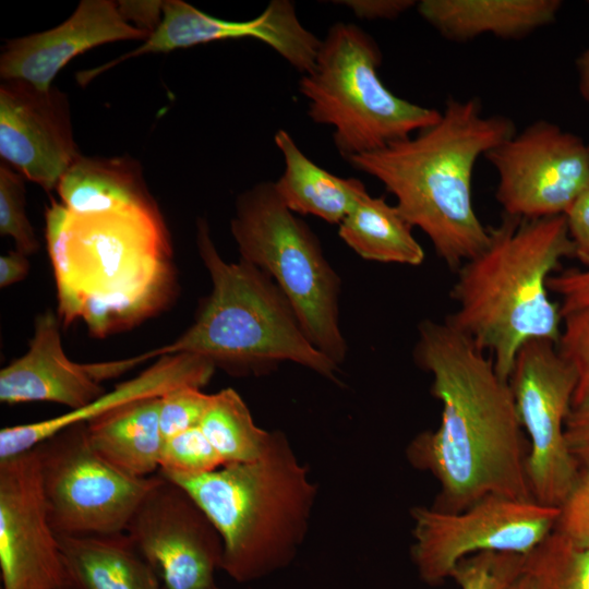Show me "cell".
Here are the masks:
<instances>
[{"label":"cell","instance_id":"obj_6","mask_svg":"<svg viewBox=\"0 0 589 589\" xmlns=\"http://www.w3.org/2000/svg\"><path fill=\"white\" fill-rule=\"evenodd\" d=\"M196 245L211 292L187 330L145 352L147 359L191 353L239 376L266 373L288 361L339 381L340 366L312 344L291 303L267 274L241 259L226 262L203 218L197 221Z\"/></svg>","mask_w":589,"mask_h":589},{"label":"cell","instance_id":"obj_5","mask_svg":"<svg viewBox=\"0 0 589 589\" xmlns=\"http://www.w3.org/2000/svg\"><path fill=\"white\" fill-rule=\"evenodd\" d=\"M167 480L183 488L208 516L223 542L220 569L241 584L269 576L294 560L317 493L306 466L280 431H272L253 461Z\"/></svg>","mask_w":589,"mask_h":589},{"label":"cell","instance_id":"obj_14","mask_svg":"<svg viewBox=\"0 0 589 589\" xmlns=\"http://www.w3.org/2000/svg\"><path fill=\"white\" fill-rule=\"evenodd\" d=\"M2 589H67L59 537L48 515L38 446L0 459Z\"/></svg>","mask_w":589,"mask_h":589},{"label":"cell","instance_id":"obj_3","mask_svg":"<svg viewBox=\"0 0 589 589\" xmlns=\"http://www.w3.org/2000/svg\"><path fill=\"white\" fill-rule=\"evenodd\" d=\"M516 132L510 118L485 115L480 99L450 98L433 125L348 161L380 181L406 220L457 271L489 240L472 200L474 165Z\"/></svg>","mask_w":589,"mask_h":589},{"label":"cell","instance_id":"obj_35","mask_svg":"<svg viewBox=\"0 0 589 589\" xmlns=\"http://www.w3.org/2000/svg\"><path fill=\"white\" fill-rule=\"evenodd\" d=\"M564 216L574 255L589 268V184Z\"/></svg>","mask_w":589,"mask_h":589},{"label":"cell","instance_id":"obj_27","mask_svg":"<svg viewBox=\"0 0 589 589\" xmlns=\"http://www.w3.org/2000/svg\"><path fill=\"white\" fill-rule=\"evenodd\" d=\"M522 573L533 589H589V548L553 530L524 555Z\"/></svg>","mask_w":589,"mask_h":589},{"label":"cell","instance_id":"obj_17","mask_svg":"<svg viewBox=\"0 0 589 589\" xmlns=\"http://www.w3.org/2000/svg\"><path fill=\"white\" fill-rule=\"evenodd\" d=\"M60 324L50 309L36 317L27 351L0 371L2 404L46 401L77 410L106 392L105 381L148 360L142 353L107 362H74L63 351Z\"/></svg>","mask_w":589,"mask_h":589},{"label":"cell","instance_id":"obj_15","mask_svg":"<svg viewBox=\"0 0 589 589\" xmlns=\"http://www.w3.org/2000/svg\"><path fill=\"white\" fill-rule=\"evenodd\" d=\"M241 38L264 43L301 74L313 67L322 41L302 25L289 0H273L260 15L242 22L217 19L181 0H168L163 1L160 20L143 45L105 65L80 73L79 80L86 84L109 68L141 55Z\"/></svg>","mask_w":589,"mask_h":589},{"label":"cell","instance_id":"obj_32","mask_svg":"<svg viewBox=\"0 0 589 589\" xmlns=\"http://www.w3.org/2000/svg\"><path fill=\"white\" fill-rule=\"evenodd\" d=\"M212 401V394L201 387L184 385L176 387L160 397L159 423L166 438L200 426Z\"/></svg>","mask_w":589,"mask_h":589},{"label":"cell","instance_id":"obj_1","mask_svg":"<svg viewBox=\"0 0 589 589\" xmlns=\"http://www.w3.org/2000/svg\"><path fill=\"white\" fill-rule=\"evenodd\" d=\"M413 358L431 375L441 404L435 430L418 434L406 455L440 490L434 509L457 513L486 496L533 500L526 459L528 442L508 380L492 358L447 320H423Z\"/></svg>","mask_w":589,"mask_h":589},{"label":"cell","instance_id":"obj_38","mask_svg":"<svg viewBox=\"0 0 589 589\" xmlns=\"http://www.w3.org/2000/svg\"><path fill=\"white\" fill-rule=\"evenodd\" d=\"M29 271L27 255L14 250L0 256V287L5 288L23 280Z\"/></svg>","mask_w":589,"mask_h":589},{"label":"cell","instance_id":"obj_28","mask_svg":"<svg viewBox=\"0 0 589 589\" xmlns=\"http://www.w3.org/2000/svg\"><path fill=\"white\" fill-rule=\"evenodd\" d=\"M224 461L200 426L165 440L158 473L166 479L216 470Z\"/></svg>","mask_w":589,"mask_h":589},{"label":"cell","instance_id":"obj_13","mask_svg":"<svg viewBox=\"0 0 589 589\" xmlns=\"http://www.w3.org/2000/svg\"><path fill=\"white\" fill-rule=\"evenodd\" d=\"M124 533L154 568L164 589L216 586L215 573L223 558L221 538L205 512L177 483L160 476Z\"/></svg>","mask_w":589,"mask_h":589},{"label":"cell","instance_id":"obj_23","mask_svg":"<svg viewBox=\"0 0 589 589\" xmlns=\"http://www.w3.org/2000/svg\"><path fill=\"white\" fill-rule=\"evenodd\" d=\"M58 537L70 589H164L124 532Z\"/></svg>","mask_w":589,"mask_h":589},{"label":"cell","instance_id":"obj_10","mask_svg":"<svg viewBox=\"0 0 589 589\" xmlns=\"http://www.w3.org/2000/svg\"><path fill=\"white\" fill-rule=\"evenodd\" d=\"M560 507L534 500L486 496L457 512L414 506L410 549L419 577L436 586L450 578L457 563L483 552L528 554L554 529Z\"/></svg>","mask_w":589,"mask_h":589},{"label":"cell","instance_id":"obj_9","mask_svg":"<svg viewBox=\"0 0 589 589\" xmlns=\"http://www.w3.org/2000/svg\"><path fill=\"white\" fill-rule=\"evenodd\" d=\"M50 524L58 536L125 532L158 473L127 474L89 445L85 423L68 426L37 445Z\"/></svg>","mask_w":589,"mask_h":589},{"label":"cell","instance_id":"obj_16","mask_svg":"<svg viewBox=\"0 0 589 589\" xmlns=\"http://www.w3.org/2000/svg\"><path fill=\"white\" fill-rule=\"evenodd\" d=\"M0 156L24 179L46 192L57 189L81 156L74 141L67 95L22 80L0 86Z\"/></svg>","mask_w":589,"mask_h":589},{"label":"cell","instance_id":"obj_41","mask_svg":"<svg viewBox=\"0 0 589 589\" xmlns=\"http://www.w3.org/2000/svg\"><path fill=\"white\" fill-rule=\"evenodd\" d=\"M211 589H220V588H218L217 586H214V587H212Z\"/></svg>","mask_w":589,"mask_h":589},{"label":"cell","instance_id":"obj_8","mask_svg":"<svg viewBox=\"0 0 589 589\" xmlns=\"http://www.w3.org/2000/svg\"><path fill=\"white\" fill-rule=\"evenodd\" d=\"M230 230L240 259L276 283L312 344L340 366L348 354L340 326V277L316 235L286 206L274 182L257 183L238 196Z\"/></svg>","mask_w":589,"mask_h":589},{"label":"cell","instance_id":"obj_34","mask_svg":"<svg viewBox=\"0 0 589 589\" xmlns=\"http://www.w3.org/2000/svg\"><path fill=\"white\" fill-rule=\"evenodd\" d=\"M549 289L561 299L562 316L589 306V268L552 275Z\"/></svg>","mask_w":589,"mask_h":589},{"label":"cell","instance_id":"obj_42","mask_svg":"<svg viewBox=\"0 0 589 589\" xmlns=\"http://www.w3.org/2000/svg\"><path fill=\"white\" fill-rule=\"evenodd\" d=\"M67 589H70V588H67Z\"/></svg>","mask_w":589,"mask_h":589},{"label":"cell","instance_id":"obj_4","mask_svg":"<svg viewBox=\"0 0 589 589\" xmlns=\"http://www.w3.org/2000/svg\"><path fill=\"white\" fill-rule=\"evenodd\" d=\"M574 255L564 215L525 219L504 215L489 227L485 247L461 264L450 290L447 321L509 376L528 342H557L563 316L550 297L549 279L562 259Z\"/></svg>","mask_w":589,"mask_h":589},{"label":"cell","instance_id":"obj_36","mask_svg":"<svg viewBox=\"0 0 589 589\" xmlns=\"http://www.w3.org/2000/svg\"><path fill=\"white\" fill-rule=\"evenodd\" d=\"M565 437L579 468L589 467V405L572 408L565 424Z\"/></svg>","mask_w":589,"mask_h":589},{"label":"cell","instance_id":"obj_12","mask_svg":"<svg viewBox=\"0 0 589 589\" xmlns=\"http://www.w3.org/2000/svg\"><path fill=\"white\" fill-rule=\"evenodd\" d=\"M497 173L504 215L539 219L565 215L589 184V144L537 120L484 155Z\"/></svg>","mask_w":589,"mask_h":589},{"label":"cell","instance_id":"obj_40","mask_svg":"<svg viewBox=\"0 0 589 589\" xmlns=\"http://www.w3.org/2000/svg\"><path fill=\"white\" fill-rule=\"evenodd\" d=\"M508 589H533L530 578L522 573Z\"/></svg>","mask_w":589,"mask_h":589},{"label":"cell","instance_id":"obj_37","mask_svg":"<svg viewBox=\"0 0 589 589\" xmlns=\"http://www.w3.org/2000/svg\"><path fill=\"white\" fill-rule=\"evenodd\" d=\"M356 16L365 20H394L416 7L413 0H346L338 1Z\"/></svg>","mask_w":589,"mask_h":589},{"label":"cell","instance_id":"obj_21","mask_svg":"<svg viewBox=\"0 0 589 589\" xmlns=\"http://www.w3.org/2000/svg\"><path fill=\"white\" fill-rule=\"evenodd\" d=\"M56 190L62 204L79 214L159 208L146 187L140 164L129 156L81 155L61 177Z\"/></svg>","mask_w":589,"mask_h":589},{"label":"cell","instance_id":"obj_24","mask_svg":"<svg viewBox=\"0 0 589 589\" xmlns=\"http://www.w3.org/2000/svg\"><path fill=\"white\" fill-rule=\"evenodd\" d=\"M274 141L284 159V171L274 187L294 214L312 215L339 225L368 191L357 178L335 176L314 164L286 130H278Z\"/></svg>","mask_w":589,"mask_h":589},{"label":"cell","instance_id":"obj_20","mask_svg":"<svg viewBox=\"0 0 589 589\" xmlns=\"http://www.w3.org/2000/svg\"><path fill=\"white\" fill-rule=\"evenodd\" d=\"M421 17L448 40L464 43L482 35L520 39L553 23L558 0H422Z\"/></svg>","mask_w":589,"mask_h":589},{"label":"cell","instance_id":"obj_39","mask_svg":"<svg viewBox=\"0 0 589 589\" xmlns=\"http://www.w3.org/2000/svg\"><path fill=\"white\" fill-rule=\"evenodd\" d=\"M576 63L579 77V93L584 100L589 103V48L579 56Z\"/></svg>","mask_w":589,"mask_h":589},{"label":"cell","instance_id":"obj_11","mask_svg":"<svg viewBox=\"0 0 589 589\" xmlns=\"http://www.w3.org/2000/svg\"><path fill=\"white\" fill-rule=\"evenodd\" d=\"M509 384L528 442L526 473L531 496L540 504L560 507L580 471L565 437L575 372L556 344L534 340L519 350Z\"/></svg>","mask_w":589,"mask_h":589},{"label":"cell","instance_id":"obj_26","mask_svg":"<svg viewBox=\"0 0 589 589\" xmlns=\"http://www.w3.org/2000/svg\"><path fill=\"white\" fill-rule=\"evenodd\" d=\"M200 428L224 465L257 459L272 435V432L255 424L250 409L233 388L212 394V401Z\"/></svg>","mask_w":589,"mask_h":589},{"label":"cell","instance_id":"obj_22","mask_svg":"<svg viewBox=\"0 0 589 589\" xmlns=\"http://www.w3.org/2000/svg\"><path fill=\"white\" fill-rule=\"evenodd\" d=\"M160 397L125 404L86 422L92 448L132 477L158 473L165 443L159 423Z\"/></svg>","mask_w":589,"mask_h":589},{"label":"cell","instance_id":"obj_18","mask_svg":"<svg viewBox=\"0 0 589 589\" xmlns=\"http://www.w3.org/2000/svg\"><path fill=\"white\" fill-rule=\"evenodd\" d=\"M148 36L147 31L129 22L119 2L83 0L60 25L8 40L0 56V76L48 89L58 72L74 57L103 44L145 40Z\"/></svg>","mask_w":589,"mask_h":589},{"label":"cell","instance_id":"obj_25","mask_svg":"<svg viewBox=\"0 0 589 589\" xmlns=\"http://www.w3.org/2000/svg\"><path fill=\"white\" fill-rule=\"evenodd\" d=\"M412 229L396 205L366 191L338 225V235L363 260L419 266L425 254Z\"/></svg>","mask_w":589,"mask_h":589},{"label":"cell","instance_id":"obj_31","mask_svg":"<svg viewBox=\"0 0 589 589\" xmlns=\"http://www.w3.org/2000/svg\"><path fill=\"white\" fill-rule=\"evenodd\" d=\"M556 348L576 375L572 408L589 405V306L563 316Z\"/></svg>","mask_w":589,"mask_h":589},{"label":"cell","instance_id":"obj_30","mask_svg":"<svg viewBox=\"0 0 589 589\" xmlns=\"http://www.w3.org/2000/svg\"><path fill=\"white\" fill-rule=\"evenodd\" d=\"M24 178L8 164H0V233L11 237L16 250L29 255L39 243L25 212Z\"/></svg>","mask_w":589,"mask_h":589},{"label":"cell","instance_id":"obj_33","mask_svg":"<svg viewBox=\"0 0 589 589\" xmlns=\"http://www.w3.org/2000/svg\"><path fill=\"white\" fill-rule=\"evenodd\" d=\"M556 531L580 548H589V467L578 478L560 506Z\"/></svg>","mask_w":589,"mask_h":589},{"label":"cell","instance_id":"obj_19","mask_svg":"<svg viewBox=\"0 0 589 589\" xmlns=\"http://www.w3.org/2000/svg\"><path fill=\"white\" fill-rule=\"evenodd\" d=\"M215 370L212 362L191 353L158 357L155 363L135 377L119 383L81 409L37 422L2 428L0 459L29 450L68 426L86 423L125 404L160 397L179 386L202 388L209 382Z\"/></svg>","mask_w":589,"mask_h":589},{"label":"cell","instance_id":"obj_7","mask_svg":"<svg viewBox=\"0 0 589 589\" xmlns=\"http://www.w3.org/2000/svg\"><path fill=\"white\" fill-rule=\"evenodd\" d=\"M382 53L362 28L345 22L329 27L299 92L312 121L333 129L347 161L405 140L438 121L441 111L396 96L378 76Z\"/></svg>","mask_w":589,"mask_h":589},{"label":"cell","instance_id":"obj_29","mask_svg":"<svg viewBox=\"0 0 589 589\" xmlns=\"http://www.w3.org/2000/svg\"><path fill=\"white\" fill-rule=\"evenodd\" d=\"M524 555L483 552L457 563L450 574L460 589H508L522 575Z\"/></svg>","mask_w":589,"mask_h":589},{"label":"cell","instance_id":"obj_2","mask_svg":"<svg viewBox=\"0 0 589 589\" xmlns=\"http://www.w3.org/2000/svg\"><path fill=\"white\" fill-rule=\"evenodd\" d=\"M45 219L64 326L81 320L93 337L104 338L175 300L172 247L159 208L79 214L51 199Z\"/></svg>","mask_w":589,"mask_h":589}]
</instances>
